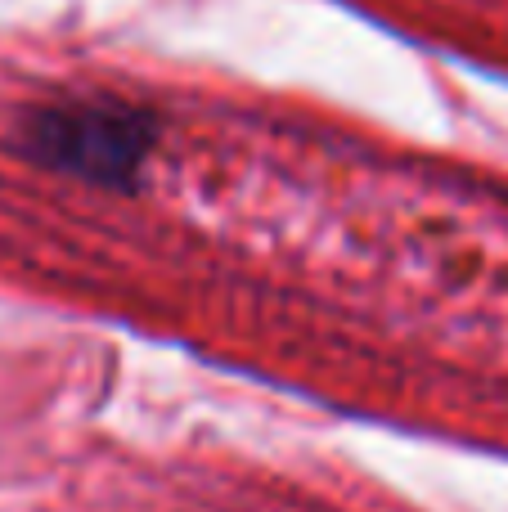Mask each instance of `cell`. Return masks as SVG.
I'll use <instances>...</instances> for the list:
<instances>
[{
	"label": "cell",
	"instance_id": "6da1fadb",
	"mask_svg": "<svg viewBox=\"0 0 508 512\" xmlns=\"http://www.w3.org/2000/svg\"><path fill=\"white\" fill-rule=\"evenodd\" d=\"M158 122L135 104L117 99H68V104L36 108L27 122V144L41 162L68 171L77 180L104 189L135 185Z\"/></svg>",
	"mask_w": 508,
	"mask_h": 512
}]
</instances>
